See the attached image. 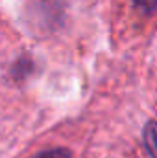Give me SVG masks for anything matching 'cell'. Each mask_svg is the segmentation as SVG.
<instances>
[{
  "mask_svg": "<svg viewBox=\"0 0 157 158\" xmlns=\"http://www.w3.org/2000/svg\"><path fill=\"white\" fill-rule=\"evenodd\" d=\"M144 142H146V147L150 151V155L154 158H157V123H148L146 129H144Z\"/></svg>",
  "mask_w": 157,
  "mask_h": 158,
  "instance_id": "1",
  "label": "cell"
},
{
  "mask_svg": "<svg viewBox=\"0 0 157 158\" xmlns=\"http://www.w3.org/2000/svg\"><path fill=\"white\" fill-rule=\"evenodd\" d=\"M37 158H72V156H70V153L65 151V149H50V151L41 153Z\"/></svg>",
  "mask_w": 157,
  "mask_h": 158,
  "instance_id": "2",
  "label": "cell"
},
{
  "mask_svg": "<svg viewBox=\"0 0 157 158\" xmlns=\"http://www.w3.org/2000/svg\"><path fill=\"white\" fill-rule=\"evenodd\" d=\"M135 4L144 11H154L157 7V0H135Z\"/></svg>",
  "mask_w": 157,
  "mask_h": 158,
  "instance_id": "3",
  "label": "cell"
}]
</instances>
